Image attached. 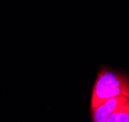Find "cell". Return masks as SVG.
Segmentation results:
<instances>
[{
  "label": "cell",
  "mask_w": 129,
  "mask_h": 122,
  "mask_svg": "<svg viewBox=\"0 0 129 122\" xmlns=\"http://www.w3.org/2000/svg\"><path fill=\"white\" fill-rule=\"evenodd\" d=\"M128 102L129 99L126 97L114 98L103 102L95 109H91L93 122H108V119L115 112V110Z\"/></svg>",
  "instance_id": "cell-2"
},
{
  "label": "cell",
  "mask_w": 129,
  "mask_h": 122,
  "mask_svg": "<svg viewBox=\"0 0 129 122\" xmlns=\"http://www.w3.org/2000/svg\"><path fill=\"white\" fill-rule=\"evenodd\" d=\"M118 97L129 99V74L103 68L98 73L93 86L90 101L91 109L107 100Z\"/></svg>",
  "instance_id": "cell-1"
},
{
  "label": "cell",
  "mask_w": 129,
  "mask_h": 122,
  "mask_svg": "<svg viewBox=\"0 0 129 122\" xmlns=\"http://www.w3.org/2000/svg\"><path fill=\"white\" fill-rule=\"evenodd\" d=\"M108 122H129V102L115 110Z\"/></svg>",
  "instance_id": "cell-3"
}]
</instances>
